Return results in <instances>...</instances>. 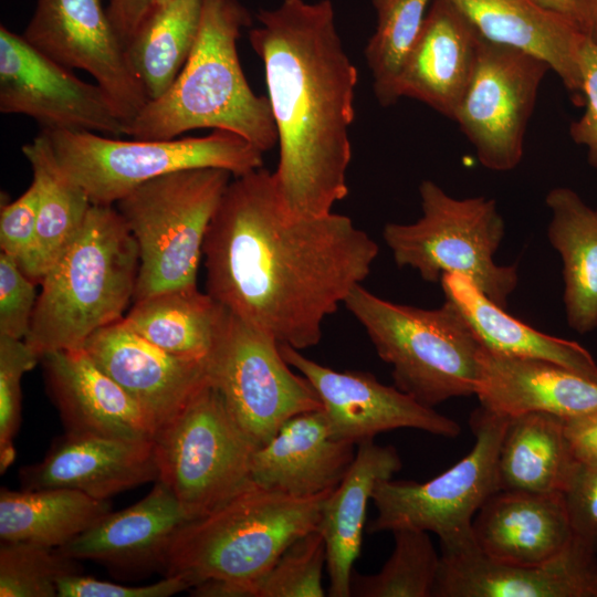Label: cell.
<instances>
[{
	"label": "cell",
	"instance_id": "6da1fadb",
	"mask_svg": "<svg viewBox=\"0 0 597 597\" xmlns=\"http://www.w3.org/2000/svg\"><path fill=\"white\" fill-rule=\"evenodd\" d=\"M378 244L329 212L293 218L264 168L228 185L209 224L207 293L249 326L297 350L318 344L325 318L369 275Z\"/></svg>",
	"mask_w": 597,
	"mask_h": 597
},
{
	"label": "cell",
	"instance_id": "7a4b0ae2",
	"mask_svg": "<svg viewBox=\"0 0 597 597\" xmlns=\"http://www.w3.org/2000/svg\"><path fill=\"white\" fill-rule=\"evenodd\" d=\"M249 41L264 65L280 145L273 172L293 218L320 217L348 193L357 70L339 38L331 0H283L256 13Z\"/></svg>",
	"mask_w": 597,
	"mask_h": 597
},
{
	"label": "cell",
	"instance_id": "3957f363",
	"mask_svg": "<svg viewBox=\"0 0 597 597\" xmlns=\"http://www.w3.org/2000/svg\"><path fill=\"white\" fill-rule=\"evenodd\" d=\"M239 0H201L191 52L168 91L148 101L125 126L133 139H174L193 129L237 134L261 151L277 144L269 98L256 95L242 71L237 42L251 25Z\"/></svg>",
	"mask_w": 597,
	"mask_h": 597
},
{
	"label": "cell",
	"instance_id": "277c9868",
	"mask_svg": "<svg viewBox=\"0 0 597 597\" xmlns=\"http://www.w3.org/2000/svg\"><path fill=\"white\" fill-rule=\"evenodd\" d=\"M328 493L298 498L251 482L177 532L163 562L165 576H181L191 588L212 580L211 597H254L256 582L285 548L317 530Z\"/></svg>",
	"mask_w": 597,
	"mask_h": 597
},
{
	"label": "cell",
	"instance_id": "5b68a950",
	"mask_svg": "<svg viewBox=\"0 0 597 597\" xmlns=\"http://www.w3.org/2000/svg\"><path fill=\"white\" fill-rule=\"evenodd\" d=\"M138 245L113 206L92 205L75 240L41 280L24 342L41 357L82 348L134 298Z\"/></svg>",
	"mask_w": 597,
	"mask_h": 597
},
{
	"label": "cell",
	"instance_id": "8992f818",
	"mask_svg": "<svg viewBox=\"0 0 597 597\" xmlns=\"http://www.w3.org/2000/svg\"><path fill=\"white\" fill-rule=\"evenodd\" d=\"M344 306L391 366L398 389L431 408L475 395L482 345L453 304L444 301L436 308L398 304L360 284Z\"/></svg>",
	"mask_w": 597,
	"mask_h": 597
},
{
	"label": "cell",
	"instance_id": "52a82bcc",
	"mask_svg": "<svg viewBox=\"0 0 597 597\" xmlns=\"http://www.w3.org/2000/svg\"><path fill=\"white\" fill-rule=\"evenodd\" d=\"M232 174L196 168L151 179L114 206L139 251L134 301L197 285L209 224Z\"/></svg>",
	"mask_w": 597,
	"mask_h": 597
},
{
	"label": "cell",
	"instance_id": "ba28073f",
	"mask_svg": "<svg viewBox=\"0 0 597 597\" xmlns=\"http://www.w3.org/2000/svg\"><path fill=\"white\" fill-rule=\"evenodd\" d=\"M421 216L412 223L390 222L383 239L399 268H411L427 282L458 273L503 308L517 286L516 265L498 264L505 234L496 201L483 196L454 198L432 180L419 186Z\"/></svg>",
	"mask_w": 597,
	"mask_h": 597
},
{
	"label": "cell",
	"instance_id": "9c48e42d",
	"mask_svg": "<svg viewBox=\"0 0 597 597\" xmlns=\"http://www.w3.org/2000/svg\"><path fill=\"white\" fill-rule=\"evenodd\" d=\"M44 133L65 175L98 206H114L138 186L179 170L220 168L238 177L263 166V151L220 129L205 137L157 140H124L92 132Z\"/></svg>",
	"mask_w": 597,
	"mask_h": 597
},
{
	"label": "cell",
	"instance_id": "30bf717a",
	"mask_svg": "<svg viewBox=\"0 0 597 597\" xmlns=\"http://www.w3.org/2000/svg\"><path fill=\"white\" fill-rule=\"evenodd\" d=\"M258 448L209 383L155 436L158 481L170 489L191 521L252 482Z\"/></svg>",
	"mask_w": 597,
	"mask_h": 597
},
{
	"label": "cell",
	"instance_id": "8fae6325",
	"mask_svg": "<svg viewBox=\"0 0 597 597\" xmlns=\"http://www.w3.org/2000/svg\"><path fill=\"white\" fill-rule=\"evenodd\" d=\"M509 419L480 406L470 417L473 448L454 465L423 483L379 482L371 495L377 516L368 532L420 530L434 533L440 544L470 537L475 514L500 490L498 460Z\"/></svg>",
	"mask_w": 597,
	"mask_h": 597
},
{
	"label": "cell",
	"instance_id": "7c38bea8",
	"mask_svg": "<svg viewBox=\"0 0 597 597\" xmlns=\"http://www.w3.org/2000/svg\"><path fill=\"white\" fill-rule=\"evenodd\" d=\"M207 367L210 385L258 447L293 416L322 410L316 391L291 370L280 345L229 311Z\"/></svg>",
	"mask_w": 597,
	"mask_h": 597
},
{
	"label": "cell",
	"instance_id": "4fadbf2b",
	"mask_svg": "<svg viewBox=\"0 0 597 597\" xmlns=\"http://www.w3.org/2000/svg\"><path fill=\"white\" fill-rule=\"evenodd\" d=\"M548 71V64L532 54L481 38L453 121L486 169L510 171L522 161L527 125Z\"/></svg>",
	"mask_w": 597,
	"mask_h": 597
},
{
	"label": "cell",
	"instance_id": "5bb4252c",
	"mask_svg": "<svg viewBox=\"0 0 597 597\" xmlns=\"http://www.w3.org/2000/svg\"><path fill=\"white\" fill-rule=\"evenodd\" d=\"M0 112L31 117L44 132L119 137L125 129L100 85L82 81L4 25L0 27Z\"/></svg>",
	"mask_w": 597,
	"mask_h": 597
},
{
	"label": "cell",
	"instance_id": "9a60e30c",
	"mask_svg": "<svg viewBox=\"0 0 597 597\" xmlns=\"http://www.w3.org/2000/svg\"><path fill=\"white\" fill-rule=\"evenodd\" d=\"M22 35L63 66L92 75L125 126L149 101L101 0H38Z\"/></svg>",
	"mask_w": 597,
	"mask_h": 597
},
{
	"label": "cell",
	"instance_id": "2e32d148",
	"mask_svg": "<svg viewBox=\"0 0 597 597\" xmlns=\"http://www.w3.org/2000/svg\"><path fill=\"white\" fill-rule=\"evenodd\" d=\"M285 362L316 391L332 438L359 444L399 428L446 438L461 433L460 425L427 407L396 386L381 384L363 370L338 371L323 366L287 345H280Z\"/></svg>",
	"mask_w": 597,
	"mask_h": 597
},
{
	"label": "cell",
	"instance_id": "e0dca14e",
	"mask_svg": "<svg viewBox=\"0 0 597 597\" xmlns=\"http://www.w3.org/2000/svg\"><path fill=\"white\" fill-rule=\"evenodd\" d=\"M432 597H597V554L577 541L541 564L493 559L473 535L440 544Z\"/></svg>",
	"mask_w": 597,
	"mask_h": 597
},
{
	"label": "cell",
	"instance_id": "ac0fdd59",
	"mask_svg": "<svg viewBox=\"0 0 597 597\" xmlns=\"http://www.w3.org/2000/svg\"><path fill=\"white\" fill-rule=\"evenodd\" d=\"M122 318L96 331L82 348L137 402L157 434L209 384L207 362L165 352Z\"/></svg>",
	"mask_w": 597,
	"mask_h": 597
},
{
	"label": "cell",
	"instance_id": "d6986e66",
	"mask_svg": "<svg viewBox=\"0 0 597 597\" xmlns=\"http://www.w3.org/2000/svg\"><path fill=\"white\" fill-rule=\"evenodd\" d=\"M19 478L22 490L69 489L108 500L158 480L154 440L65 432Z\"/></svg>",
	"mask_w": 597,
	"mask_h": 597
},
{
	"label": "cell",
	"instance_id": "ffe728a7",
	"mask_svg": "<svg viewBox=\"0 0 597 597\" xmlns=\"http://www.w3.org/2000/svg\"><path fill=\"white\" fill-rule=\"evenodd\" d=\"M481 36L449 0H432L398 78L399 97L453 121L478 61Z\"/></svg>",
	"mask_w": 597,
	"mask_h": 597
},
{
	"label": "cell",
	"instance_id": "44dd1931",
	"mask_svg": "<svg viewBox=\"0 0 597 597\" xmlns=\"http://www.w3.org/2000/svg\"><path fill=\"white\" fill-rule=\"evenodd\" d=\"M41 360L65 432L154 440L142 408L83 348L46 353Z\"/></svg>",
	"mask_w": 597,
	"mask_h": 597
},
{
	"label": "cell",
	"instance_id": "7402d4cb",
	"mask_svg": "<svg viewBox=\"0 0 597 597\" xmlns=\"http://www.w3.org/2000/svg\"><path fill=\"white\" fill-rule=\"evenodd\" d=\"M481 38L546 62L576 105H583L580 53L587 35L536 0H449Z\"/></svg>",
	"mask_w": 597,
	"mask_h": 597
},
{
	"label": "cell",
	"instance_id": "603a6c76",
	"mask_svg": "<svg viewBox=\"0 0 597 597\" xmlns=\"http://www.w3.org/2000/svg\"><path fill=\"white\" fill-rule=\"evenodd\" d=\"M354 447L332 438L322 410L302 412L255 450L251 481L298 498L327 493L348 471L356 454Z\"/></svg>",
	"mask_w": 597,
	"mask_h": 597
},
{
	"label": "cell",
	"instance_id": "cb8c5ba5",
	"mask_svg": "<svg viewBox=\"0 0 597 597\" xmlns=\"http://www.w3.org/2000/svg\"><path fill=\"white\" fill-rule=\"evenodd\" d=\"M475 396L480 406L505 417L548 412L569 418L597 409V383L555 363L479 353Z\"/></svg>",
	"mask_w": 597,
	"mask_h": 597
},
{
	"label": "cell",
	"instance_id": "d4e9b609",
	"mask_svg": "<svg viewBox=\"0 0 597 597\" xmlns=\"http://www.w3.org/2000/svg\"><path fill=\"white\" fill-rule=\"evenodd\" d=\"M189 521L170 489L157 480L140 501L109 512L57 549L72 559L117 570L161 567L175 535Z\"/></svg>",
	"mask_w": 597,
	"mask_h": 597
},
{
	"label": "cell",
	"instance_id": "484cf974",
	"mask_svg": "<svg viewBox=\"0 0 597 597\" xmlns=\"http://www.w3.org/2000/svg\"><path fill=\"white\" fill-rule=\"evenodd\" d=\"M472 535L489 557L527 565L554 558L574 538L562 492L510 490H499L480 507Z\"/></svg>",
	"mask_w": 597,
	"mask_h": 597
},
{
	"label": "cell",
	"instance_id": "4316f807",
	"mask_svg": "<svg viewBox=\"0 0 597 597\" xmlns=\"http://www.w3.org/2000/svg\"><path fill=\"white\" fill-rule=\"evenodd\" d=\"M357 446L345 476L326 495L317 525L326 546L331 597H350L353 566L362 549L368 502L376 485L391 479L402 467L392 446H378L374 440Z\"/></svg>",
	"mask_w": 597,
	"mask_h": 597
},
{
	"label": "cell",
	"instance_id": "83f0119b",
	"mask_svg": "<svg viewBox=\"0 0 597 597\" xmlns=\"http://www.w3.org/2000/svg\"><path fill=\"white\" fill-rule=\"evenodd\" d=\"M440 284L446 301L460 311L482 347L548 360L597 383V363L578 343L542 333L517 320L462 274H443Z\"/></svg>",
	"mask_w": 597,
	"mask_h": 597
},
{
	"label": "cell",
	"instance_id": "f1b7e54d",
	"mask_svg": "<svg viewBox=\"0 0 597 597\" xmlns=\"http://www.w3.org/2000/svg\"><path fill=\"white\" fill-rule=\"evenodd\" d=\"M552 218L547 238L563 262V302L568 326L579 334L597 328V209L568 187L545 198Z\"/></svg>",
	"mask_w": 597,
	"mask_h": 597
},
{
	"label": "cell",
	"instance_id": "f546056e",
	"mask_svg": "<svg viewBox=\"0 0 597 597\" xmlns=\"http://www.w3.org/2000/svg\"><path fill=\"white\" fill-rule=\"evenodd\" d=\"M22 153L40 190L34 243L22 271L38 284L77 237L92 202L65 175L44 132L23 145Z\"/></svg>",
	"mask_w": 597,
	"mask_h": 597
},
{
	"label": "cell",
	"instance_id": "4dcf8cb0",
	"mask_svg": "<svg viewBox=\"0 0 597 597\" xmlns=\"http://www.w3.org/2000/svg\"><path fill=\"white\" fill-rule=\"evenodd\" d=\"M227 316L226 307L193 285L135 301L122 320L169 354L207 362Z\"/></svg>",
	"mask_w": 597,
	"mask_h": 597
},
{
	"label": "cell",
	"instance_id": "1f68e13d",
	"mask_svg": "<svg viewBox=\"0 0 597 597\" xmlns=\"http://www.w3.org/2000/svg\"><path fill=\"white\" fill-rule=\"evenodd\" d=\"M575 463L565 418L527 412L509 419L498 460L500 490L563 493Z\"/></svg>",
	"mask_w": 597,
	"mask_h": 597
},
{
	"label": "cell",
	"instance_id": "d6a6232c",
	"mask_svg": "<svg viewBox=\"0 0 597 597\" xmlns=\"http://www.w3.org/2000/svg\"><path fill=\"white\" fill-rule=\"evenodd\" d=\"M112 512L108 500L69 489L0 491L1 542L60 548Z\"/></svg>",
	"mask_w": 597,
	"mask_h": 597
},
{
	"label": "cell",
	"instance_id": "836d02e7",
	"mask_svg": "<svg viewBox=\"0 0 597 597\" xmlns=\"http://www.w3.org/2000/svg\"><path fill=\"white\" fill-rule=\"evenodd\" d=\"M201 0L156 2L125 45L148 100L165 94L184 67L198 33Z\"/></svg>",
	"mask_w": 597,
	"mask_h": 597
},
{
	"label": "cell",
	"instance_id": "e575fe53",
	"mask_svg": "<svg viewBox=\"0 0 597 597\" xmlns=\"http://www.w3.org/2000/svg\"><path fill=\"white\" fill-rule=\"evenodd\" d=\"M432 0H371L376 28L365 48L378 103L389 106L400 98L398 78Z\"/></svg>",
	"mask_w": 597,
	"mask_h": 597
},
{
	"label": "cell",
	"instance_id": "d590c367",
	"mask_svg": "<svg viewBox=\"0 0 597 597\" xmlns=\"http://www.w3.org/2000/svg\"><path fill=\"white\" fill-rule=\"evenodd\" d=\"M392 534V553L378 573L362 575L353 570L350 596L432 597L440 555L428 532L400 528Z\"/></svg>",
	"mask_w": 597,
	"mask_h": 597
},
{
	"label": "cell",
	"instance_id": "8d00e7d4",
	"mask_svg": "<svg viewBox=\"0 0 597 597\" xmlns=\"http://www.w3.org/2000/svg\"><path fill=\"white\" fill-rule=\"evenodd\" d=\"M75 562L57 548L25 542H1L0 596H57L59 580L78 573Z\"/></svg>",
	"mask_w": 597,
	"mask_h": 597
},
{
	"label": "cell",
	"instance_id": "74e56055",
	"mask_svg": "<svg viewBox=\"0 0 597 597\" xmlns=\"http://www.w3.org/2000/svg\"><path fill=\"white\" fill-rule=\"evenodd\" d=\"M326 546L318 530L291 543L255 584L254 597H323Z\"/></svg>",
	"mask_w": 597,
	"mask_h": 597
},
{
	"label": "cell",
	"instance_id": "f35d334b",
	"mask_svg": "<svg viewBox=\"0 0 597 597\" xmlns=\"http://www.w3.org/2000/svg\"><path fill=\"white\" fill-rule=\"evenodd\" d=\"M40 356L24 342L0 336V471L15 459L14 437L21 416V379Z\"/></svg>",
	"mask_w": 597,
	"mask_h": 597
},
{
	"label": "cell",
	"instance_id": "ab89813d",
	"mask_svg": "<svg viewBox=\"0 0 597 597\" xmlns=\"http://www.w3.org/2000/svg\"><path fill=\"white\" fill-rule=\"evenodd\" d=\"M36 283L18 261L0 254V336L24 339L36 304Z\"/></svg>",
	"mask_w": 597,
	"mask_h": 597
},
{
	"label": "cell",
	"instance_id": "60d3db41",
	"mask_svg": "<svg viewBox=\"0 0 597 597\" xmlns=\"http://www.w3.org/2000/svg\"><path fill=\"white\" fill-rule=\"evenodd\" d=\"M573 536L597 554V462H577L563 491Z\"/></svg>",
	"mask_w": 597,
	"mask_h": 597
},
{
	"label": "cell",
	"instance_id": "b9f144b4",
	"mask_svg": "<svg viewBox=\"0 0 597 597\" xmlns=\"http://www.w3.org/2000/svg\"><path fill=\"white\" fill-rule=\"evenodd\" d=\"M40 203V190L32 179L29 188L14 201L1 206V252L15 259L22 270L32 251Z\"/></svg>",
	"mask_w": 597,
	"mask_h": 597
},
{
	"label": "cell",
	"instance_id": "7bdbcfd3",
	"mask_svg": "<svg viewBox=\"0 0 597 597\" xmlns=\"http://www.w3.org/2000/svg\"><path fill=\"white\" fill-rule=\"evenodd\" d=\"M191 584L181 576H165L149 585L130 586L100 580L73 573L57 583L59 597H169L190 590Z\"/></svg>",
	"mask_w": 597,
	"mask_h": 597
},
{
	"label": "cell",
	"instance_id": "ee69618b",
	"mask_svg": "<svg viewBox=\"0 0 597 597\" xmlns=\"http://www.w3.org/2000/svg\"><path fill=\"white\" fill-rule=\"evenodd\" d=\"M580 70L585 109L579 118L572 122L569 136L586 148L587 161L597 170V41L589 36L582 48Z\"/></svg>",
	"mask_w": 597,
	"mask_h": 597
},
{
	"label": "cell",
	"instance_id": "f6af8a7d",
	"mask_svg": "<svg viewBox=\"0 0 597 597\" xmlns=\"http://www.w3.org/2000/svg\"><path fill=\"white\" fill-rule=\"evenodd\" d=\"M565 436L577 462H597V409L565 418Z\"/></svg>",
	"mask_w": 597,
	"mask_h": 597
},
{
	"label": "cell",
	"instance_id": "bcb514c9",
	"mask_svg": "<svg viewBox=\"0 0 597 597\" xmlns=\"http://www.w3.org/2000/svg\"><path fill=\"white\" fill-rule=\"evenodd\" d=\"M155 3L156 0H109L106 12L124 45L132 39Z\"/></svg>",
	"mask_w": 597,
	"mask_h": 597
},
{
	"label": "cell",
	"instance_id": "7dc6e473",
	"mask_svg": "<svg viewBox=\"0 0 597 597\" xmlns=\"http://www.w3.org/2000/svg\"><path fill=\"white\" fill-rule=\"evenodd\" d=\"M542 6L568 18L588 36L589 22L583 0H536Z\"/></svg>",
	"mask_w": 597,
	"mask_h": 597
},
{
	"label": "cell",
	"instance_id": "c3c4849f",
	"mask_svg": "<svg viewBox=\"0 0 597 597\" xmlns=\"http://www.w3.org/2000/svg\"><path fill=\"white\" fill-rule=\"evenodd\" d=\"M588 21H589V35L597 41V0H583Z\"/></svg>",
	"mask_w": 597,
	"mask_h": 597
},
{
	"label": "cell",
	"instance_id": "681fc988",
	"mask_svg": "<svg viewBox=\"0 0 597 597\" xmlns=\"http://www.w3.org/2000/svg\"><path fill=\"white\" fill-rule=\"evenodd\" d=\"M163 1H166V0H156V2H163Z\"/></svg>",
	"mask_w": 597,
	"mask_h": 597
}]
</instances>
